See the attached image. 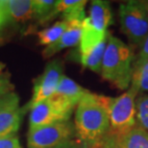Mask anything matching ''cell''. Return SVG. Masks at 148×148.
Masks as SVG:
<instances>
[{"mask_svg": "<svg viewBox=\"0 0 148 148\" xmlns=\"http://www.w3.org/2000/svg\"><path fill=\"white\" fill-rule=\"evenodd\" d=\"M74 127L76 138L86 144H93L110 131V119L104 95L88 91L76 107Z\"/></svg>", "mask_w": 148, "mask_h": 148, "instance_id": "1", "label": "cell"}, {"mask_svg": "<svg viewBox=\"0 0 148 148\" xmlns=\"http://www.w3.org/2000/svg\"><path fill=\"white\" fill-rule=\"evenodd\" d=\"M134 60L135 55L131 47L109 33L100 75L114 87L128 90L133 78Z\"/></svg>", "mask_w": 148, "mask_h": 148, "instance_id": "2", "label": "cell"}, {"mask_svg": "<svg viewBox=\"0 0 148 148\" xmlns=\"http://www.w3.org/2000/svg\"><path fill=\"white\" fill-rule=\"evenodd\" d=\"M138 94V90L130 86L128 90L117 97L104 95L112 133L120 136L137 125L136 99Z\"/></svg>", "mask_w": 148, "mask_h": 148, "instance_id": "3", "label": "cell"}, {"mask_svg": "<svg viewBox=\"0 0 148 148\" xmlns=\"http://www.w3.org/2000/svg\"><path fill=\"white\" fill-rule=\"evenodd\" d=\"M120 29L135 47L143 45L148 36V16L143 1L130 0L118 8Z\"/></svg>", "mask_w": 148, "mask_h": 148, "instance_id": "4", "label": "cell"}, {"mask_svg": "<svg viewBox=\"0 0 148 148\" xmlns=\"http://www.w3.org/2000/svg\"><path fill=\"white\" fill-rule=\"evenodd\" d=\"M76 138L74 122L59 121L47 125L29 129L28 148H55Z\"/></svg>", "mask_w": 148, "mask_h": 148, "instance_id": "5", "label": "cell"}, {"mask_svg": "<svg viewBox=\"0 0 148 148\" xmlns=\"http://www.w3.org/2000/svg\"><path fill=\"white\" fill-rule=\"evenodd\" d=\"M74 109L75 107L72 105L52 95L50 98L38 103L30 109L29 129L59 121L70 120Z\"/></svg>", "mask_w": 148, "mask_h": 148, "instance_id": "6", "label": "cell"}, {"mask_svg": "<svg viewBox=\"0 0 148 148\" xmlns=\"http://www.w3.org/2000/svg\"><path fill=\"white\" fill-rule=\"evenodd\" d=\"M64 75V63L60 59H54L48 62L43 72L38 75L33 82V95L26 106V109H31L38 103L50 98L55 93Z\"/></svg>", "mask_w": 148, "mask_h": 148, "instance_id": "7", "label": "cell"}, {"mask_svg": "<svg viewBox=\"0 0 148 148\" xmlns=\"http://www.w3.org/2000/svg\"><path fill=\"white\" fill-rule=\"evenodd\" d=\"M25 108H20L19 97L14 91L0 98V138L16 135Z\"/></svg>", "mask_w": 148, "mask_h": 148, "instance_id": "8", "label": "cell"}, {"mask_svg": "<svg viewBox=\"0 0 148 148\" xmlns=\"http://www.w3.org/2000/svg\"><path fill=\"white\" fill-rule=\"evenodd\" d=\"M83 22L84 21H82V20L69 21L66 31L64 32L62 37L55 43H53L43 49L42 57L44 59L51 58L52 56L61 52L63 49L78 45L82 36Z\"/></svg>", "mask_w": 148, "mask_h": 148, "instance_id": "9", "label": "cell"}, {"mask_svg": "<svg viewBox=\"0 0 148 148\" xmlns=\"http://www.w3.org/2000/svg\"><path fill=\"white\" fill-rule=\"evenodd\" d=\"M88 19L95 30L106 33L112 21L111 5L105 0H93L90 2Z\"/></svg>", "mask_w": 148, "mask_h": 148, "instance_id": "10", "label": "cell"}, {"mask_svg": "<svg viewBox=\"0 0 148 148\" xmlns=\"http://www.w3.org/2000/svg\"><path fill=\"white\" fill-rule=\"evenodd\" d=\"M87 92H88V90L81 87L71 78L64 74L60 80L57 90L53 95L67 102L69 104L72 105L73 107H77L80 100Z\"/></svg>", "mask_w": 148, "mask_h": 148, "instance_id": "11", "label": "cell"}, {"mask_svg": "<svg viewBox=\"0 0 148 148\" xmlns=\"http://www.w3.org/2000/svg\"><path fill=\"white\" fill-rule=\"evenodd\" d=\"M9 20L25 22L34 18V0H4Z\"/></svg>", "mask_w": 148, "mask_h": 148, "instance_id": "12", "label": "cell"}, {"mask_svg": "<svg viewBox=\"0 0 148 148\" xmlns=\"http://www.w3.org/2000/svg\"><path fill=\"white\" fill-rule=\"evenodd\" d=\"M87 1L85 0H58L56 11L58 14H62L63 20L73 21L82 20L84 21L86 16L85 7Z\"/></svg>", "mask_w": 148, "mask_h": 148, "instance_id": "13", "label": "cell"}, {"mask_svg": "<svg viewBox=\"0 0 148 148\" xmlns=\"http://www.w3.org/2000/svg\"><path fill=\"white\" fill-rule=\"evenodd\" d=\"M117 137L121 148H148V131L138 125Z\"/></svg>", "mask_w": 148, "mask_h": 148, "instance_id": "14", "label": "cell"}, {"mask_svg": "<svg viewBox=\"0 0 148 148\" xmlns=\"http://www.w3.org/2000/svg\"><path fill=\"white\" fill-rule=\"evenodd\" d=\"M56 0H34V18L43 25L58 16Z\"/></svg>", "mask_w": 148, "mask_h": 148, "instance_id": "15", "label": "cell"}, {"mask_svg": "<svg viewBox=\"0 0 148 148\" xmlns=\"http://www.w3.org/2000/svg\"><path fill=\"white\" fill-rule=\"evenodd\" d=\"M69 25V22L66 20H60L55 22L50 27H47L43 30L38 32L37 36L40 45H44L45 47L55 43L62 37L64 32Z\"/></svg>", "mask_w": 148, "mask_h": 148, "instance_id": "16", "label": "cell"}, {"mask_svg": "<svg viewBox=\"0 0 148 148\" xmlns=\"http://www.w3.org/2000/svg\"><path fill=\"white\" fill-rule=\"evenodd\" d=\"M136 121L137 125L148 131V95L143 94L136 99Z\"/></svg>", "mask_w": 148, "mask_h": 148, "instance_id": "17", "label": "cell"}, {"mask_svg": "<svg viewBox=\"0 0 148 148\" xmlns=\"http://www.w3.org/2000/svg\"><path fill=\"white\" fill-rule=\"evenodd\" d=\"M131 87L136 88L138 93L148 91V62L138 70V72L133 75Z\"/></svg>", "mask_w": 148, "mask_h": 148, "instance_id": "18", "label": "cell"}, {"mask_svg": "<svg viewBox=\"0 0 148 148\" xmlns=\"http://www.w3.org/2000/svg\"><path fill=\"white\" fill-rule=\"evenodd\" d=\"M148 62V36L143 41V45L140 47V52L135 56L134 64H133V75L138 72L141 67Z\"/></svg>", "mask_w": 148, "mask_h": 148, "instance_id": "19", "label": "cell"}, {"mask_svg": "<svg viewBox=\"0 0 148 148\" xmlns=\"http://www.w3.org/2000/svg\"><path fill=\"white\" fill-rule=\"evenodd\" d=\"M91 146L92 148H121L118 137L111 131H109L108 134L101 138L98 143Z\"/></svg>", "mask_w": 148, "mask_h": 148, "instance_id": "20", "label": "cell"}, {"mask_svg": "<svg viewBox=\"0 0 148 148\" xmlns=\"http://www.w3.org/2000/svg\"><path fill=\"white\" fill-rule=\"evenodd\" d=\"M14 85L10 80V74L8 72L3 73L0 76V98L6 94L14 91Z\"/></svg>", "mask_w": 148, "mask_h": 148, "instance_id": "21", "label": "cell"}, {"mask_svg": "<svg viewBox=\"0 0 148 148\" xmlns=\"http://www.w3.org/2000/svg\"><path fill=\"white\" fill-rule=\"evenodd\" d=\"M0 148H22L19 138L14 136H10L0 138Z\"/></svg>", "mask_w": 148, "mask_h": 148, "instance_id": "22", "label": "cell"}, {"mask_svg": "<svg viewBox=\"0 0 148 148\" xmlns=\"http://www.w3.org/2000/svg\"><path fill=\"white\" fill-rule=\"evenodd\" d=\"M9 21L7 13L5 9L4 0H0V29H2L6 25V23Z\"/></svg>", "mask_w": 148, "mask_h": 148, "instance_id": "23", "label": "cell"}, {"mask_svg": "<svg viewBox=\"0 0 148 148\" xmlns=\"http://www.w3.org/2000/svg\"><path fill=\"white\" fill-rule=\"evenodd\" d=\"M81 143H82L81 141L78 140L77 138H75V140L67 141V143L62 144V145H59L55 148H79L80 145H81Z\"/></svg>", "mask_w": 148, "mask_h": 148, "instance_id": "24", "label": "cell"}, {"mask_svg": "<svg viewBox=\"0 0 148 148\" xmlns=\"http://www.w3.org/2000/svg\"><path fill=\"white\" fill-rule=\"evenodd\" d=\"M143 4L144 6V9H145L147 16H148V0H144V1H143Z\"/></svg>", "mask_w": 148, "mask_h": 148, "instance_id": "25", "label": "cell"}, {"mask_svg": "<svg viewBox=\"0 0 148 148\" xmlns=\"http://www.w3.org/2000/svg\"><path fill=\"white\" fill-rule=\"evenodd\" d=\"M5 66H6V64H5L0 63V76H1L2 74H3V70H4Z\"/></svg>", "mask_w": 148, "mask_h": 148, "instance_id": "26", "label": "cell"}, {"mask_svg": "<svg viewBox=\"0 0 148 148\" xmlns=\"http://www.w3.org/2000/svg\"><path fill=\"white\" fill-rule=\"evenodd\" d=\"M79 148H92V146L90 145V144H86L84 143H81V145H80Z\"/></svg>", "mask_w": 148, "mask_h": 148, "instance_id": "27", "label": "cell"}]
</instances>
